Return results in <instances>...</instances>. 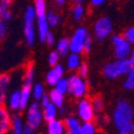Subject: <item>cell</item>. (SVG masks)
Here are the masks:
<instances>
[{"mask_svg": "<svg viewBox=\"0 0 134 134\" xmlns=\"http://www.w3.org/2000/svg\"><path fill=\"white\" fill-rule=\"evenodd\" d=\"M134 109L126 99H119L116 102L114 110H112L111 121L116 129L119 131L122 127L129 125L133 122Z\"/></svg>", "mask_w": 134, "mask_h": 134, "instance_id": "6da1fadb", "label": "cell"}, {"mask_svg": "<svg viewBox=\"0 0 134 134\" xmlns=\"http://www.w3.org/2000/svg\"><path fill=\"white\" fill-rule=\"evenodd\" d=\"M23 35L28 46H33L36 40V15L34 6H28L23 15Z\"/></svg>", "mask_w": 134, "mask_h": 134, "instance_id": "7a4b0ae2", "label": "cell"}, {"mask_svg": "<svg viewBox=\"0 0 134 134\" xmlns=\"http://www.w3.org/2000/svg\"><path fill=\"white\" fill-rule=\"evenodd\" d=\"M131 66H132V64L128 60V58H123V59L116 58L115 60L108 62L103 66V75L106 79L114 80V79H117L120 76L127 75Z\"/></svg>", "mask_w": 134, "mask_h": 134, "instance_id": "3957f363", "label": "cell"}, {"mask_svg": "<svg viewBox=\"0 0 134 134\" xmlns=\"http://www.w3.org/2000/svg\"><path fill=\"white\" fill-rule=\"evenodd\" d=\"M69 88L68 93L71 94L76 99L85 98L88 92V83L86 82V79L81 77L79 74H72L71 76L68 77Z\"/></svg>", "mask_w": 134, "mask_h": 134, "instance_id": "277c9868", "label": "cell"}, {"mask_svg": "<svg viewBox=\"0 0 134 134\" xmlns=\"http://www.w3.org/2000/svg\"><path fill=\"white\" fill-rule=\"evenodd\" d=\"M44 121V116H42V110H41V105L39 102H33L30 103L27 109H25V125H28L29 127L39 128Z\"/></svg>", "mask_w": 134, "mask_h": 134, "instance_id": "5b68a950", "label": "cell"}, {"mask_svg": "<svg viewBox=\"0 0 134 134\" xmlns=\"http://www.w3.org/2000/svg\"><path fill=\"white\" fill-rule=\"evenodd\" d=\"M87 29L85 27H77L74 30L72 35L69 37V50L70 52L75 53H83V46H85V41L88 36Z\"/></svg>", "mask_w": 134, "mask_h": 134, "instance_id": "8992f818", "label": "cell"}, {"mask_svg": "<svg viewBox=\"0 0 134 134\" xmlns=\"http://www.w3.org/2000/svg\"><path fill=\"white\" fill-rule=\"evenodd\" d=\"M112 33V22L106 16H103L96 21L93 25V34L98 41H103Z\"/></svg>", "mask_w": 134, "mask_h": 134, "instance_id": "52a82bcc", "label": "cell"}, {"mask_svg": "<svg viewBox=\"0 0 134 134\" xmlns=\"http://www.w3.org/2000/svg\"><path fill=\"white\" fill-rule=\"evenodd\" d=\"M114 54L116 58H128L132 51V44H129L123 35H114L111 37Z\"/></svg>", "mask_w": 134, "mask_h": 134, "instance_id": "ba28073f", "label": "cell"}, {"mask_svg": "<svg viewBox=\"0 0 134 134\" xmlns=\"http://www.w3.org/2000/svg\"><path fill=\"white\" fill-rule=\"evenodd\" d=\"M76 112H77V117L81 122L93 121L96 119V111L92 106L91 99L86 97L79 99L77 104H76Z\"/></svg>", "mask_w": 134, "mask_h": 134, "instance_id": "9c48e42d", "label": "cell"}, {"mask_svg": "<svg viewBox=\"0 0 134 134\" xmlns=\"http://www.w3.org/2000/svg\"><path fill=\"white\" fill-rule=\"evenodd\" d=\"M46 13L47 12L35 13L36 15V36L41 42H45V39H46L47 34L50 31V25L47 22Z\"/></svg>", "mask_w": 134, "mask_h": 134, "instance_id": "30bf717a", "label": "cell"}, {"mask_svg": "<svg viewBox=\"0 0 134 134\" xmlns=\"http://www.w3.org/2000/svg\"><path fill=\"white\" fill-rule=\"evenodd\" d=\"M12 115L5 104L0 103V134H9L11 129Z\"/></svg>", "mask_w": 134, "mask_h": 134, "instance_id": "8fae6325", "label": "cell"}, {"mask_svg": "<svg viewBox=\"0 0 134 134\" xmlns=\"http://www.w3.org/2000/svg\"><path fill=\"white\" fill-rule=\"evenodd\" d=\"M63 75H64V66L60 63L51 66V69L46 74V83L53 87L58 82V80L63 77Z\"/></svg>", "mask_w": 134, "mask_h": 134, "instance_id": "7c38bea8", "label": "cell"}, {"mask_svg": "<svg viewBox=\"0 0 134 134\" xmlns=\"http://www.w3.org/2000/svg\"><path fill=\"white\" fill-rule=\"evenodd\" d=\"M5 104L10 111L16 112L21 110V92H19V90H15L11 93H9Z\"/></svg>", "mask_w": 134, "mask_h": 134, "instance_id": "4fadbf2b", "label": "cell"}, {"mask_svg": "<svg viewBox=\"0 0 134 134\" xmlns=\"http://www.w3.org/2000/svg\"><path fill=\"white\" fill-rule=\"evenodd\" d=\"M11 83V75L7 72L0 74V103L5 104L6 98L9 96V88Z\"/></svg>", "mask_w": 134, "mask_h": 134, "instance_id": "5bb4252c", "label": "cell"}, {"mask_svg": "<svg viewBox=\"0 0 134 134\" xmlns=\"http://www.w3.org/2000/svg\"><path fill=\"white\" fill-rule=\"evenodd\" d=\"M47 126V134H65L66 127L64 121L59 119H53L46 122Z\"/></svg>", "mask_w": 134, "mask_h": 134, "instance_id": "9a60e30c", "label": "cell"}, {"mask_svg": "<svg viewBox=\"0 0 134 134\" xmlns=\"http://www.w3.org/2000/svg\"><path fill=\"white\" fill-rule=\"evenodd\" d=\"M65 57H66L65 65L68 68V70H71V71L77 70L79 66L81 65V63H82L81 54L80 53H75V52H69Z\"/></svg>", "mask_w": 134, "mask_h": 134, "instance_id": "2e32d148", "label": "cell"}, {"mask_svg": "<svg viewBox=\"0 0 134 134\" xmlns=\"http://www.w3.org/2000/svg\"><path fill=\"white\" fill-rule=\"evenodd\" d=\"M35 79V69L31 62H28L24 66V71H23V82L22 85L27 86H33Z\"/></svg>", "mask_w": 134, "mask_h": 134, "instance_id": "e0dca14e", "label": "cell"}, {"mask_svg": "<svg viewBox=\"0 0 134 134\" xmlns=\"http://www.w3.org/2000/svg\"><path fill=\"white\" fill-rule=\"evenodd\" d=\"M24 121L19 115L15 114L12 115V120H11V134H23V128H24Z\"/></svg>", "mask_w": 134, "mask_h": 134, "instance_id": "ac0fdd59", "label": "cell"}, {"mask_svg": "<svg viewBox=\"0 0 134 134\" xmlns=\"http://www.w3.org/2000/svg\"><path fill=\"white\" fill-rule=\"evenodd\" d=\"M86 15L83 4H74L71 7V17L75 22H80Z\"/></svg>", "mask_w": 134, "mask_h": 134, "instance_id": "d6986e66", "label": "cell"}, {"mask_svg": "<svg viewBox=\"0 0 134 134\" xmlns=\"http://www.w3.org/2000/svg\"><path fill=\"white\" fill-rule=\"evenodd\" d=\"M56 51L60 54V57H65L70 50H69V39L68 37H60L58 41H56Z\"/></svg>", "mask_w": 134, "mask_h": 134, "instance_id": "ffe728a7", "label": "cell"}, {"mask_svg": "<svg viewBox=\"0 0 134 134\" xmlns=\"http://www.w3.org/2000/svg\"><path fill=\"white\" fill-rule=\"evenodd\" d=\"M48 98H50V100L57 106V108H58V109L62 108V106H64V94H62L60 92H58L57 90H54V88L50 91Z\"/></svg>", "mask_w": 134, "mask_h": 134, "instance_id": "44dd1931", "label": "cell"}, {"mask_svg": "<svg viewBox=\"0 0 134 134\" xmlns=\"http://www.w3.org/2000/svg\"><path fill=\"white\" fill-rule=\"evenodd\" d=\"M45 94V87L44 85L40 82H34L31 86V99L35 102H40V99L44 97Z\"/></svg>", "mask_w": 134, "mask_h": 134, "instance_id": "7402d4cb", "label": "cell"}, {"mask_svg": "<svg viewBox=\"0 0 134 134\" xmlns=\"http://www.w3.org/2000/svg\"><path fill=\"white\" fill-rule=\"evenodd\" d=\"M46 17L50 28H54L60 23V15L58 12H56L54 10H48L46 13Z\"/></svg>", "mask_w": 134, "mask_h": 134, "instance_id": "603a6c76", "label": "cell"}, {"mask_svg": "<svg viewBox=\"0 0 134 134\" xmlns=\"http://www.w3.org/2000/svg\"><path fill=\"white\" fill-rule=\"evenodd\" d=\"M64 123H65L66 129H80V126H81L80 119L72 115L66 116L64 119Z\"/></svg>", "mask_w": 134, "mask_h": 134, "instance_id": "cb8c5ba5", "label": "cell"}, {"mask_svg": "<svg viewBox=\"0 0 134 134\" xmlns=\"http://www.w3.org/2000/svg\"><path fill=\"white\" fill-rule=\"evenodd\" d=\"M97 127L93 123V121H88V122H82L80 126V134H96L97 133Z\"/></svg>", "mask_w": 134, "mask_h": 134, "instance_id": "d4e9b609", "label": "cell"}, {"mask_svg": "<svg viewBox=\"0 0 134 134\" xmlns=\"http://www.w3.org/2000/svg\"><path fill=\"white\" fill-rule=\"evenodd\" d=\"M91 103H92V106H93L96 112H102L104 110L105 104H104V100L100 96H93L91 98Z\"/></svg>", "mask_w": 134, "mask_h": 134, "instance_id": "484cf974", "label": "cell"}, {"mask_svg": "<svg viewBox=\"0 0 134 134\" xmlns=\"http://www.w3.org/2000/svg\"><path fill=\"white\" fill-rule=\"evenodd\" d=\"M53 88H54V90H57L58 92H60L62 94H66V93H68V88H69L68 79L63 76V77L59 79V80H58V82L53 86Z\"/></svg>", "mask_w": 134, "mask_h": 134, "instance_id": "4316f807", "label": "cell"}, {"mask_svg": "<svg viewBox=\"0 0 134 134\" xmlns=\"http://www.w3.org/2000/svg\"><path fill=\"white\" fill-rule=\"evenodd\" d=\"M59 58H60V54L57 52L56 50L51 51V52L48 53V57H47V62H48V64H50L51 66H53L59 63Z\"/></svg>", "mask_w": 134, "mask_h": 134, "instance_id": "83f0119b", "label": "cell"}, {"mask_svg": "<svg viewBox=\"0 0 134 134\" xmlns=\"http://www.w3.org/2000/svg\"><path fill=\"white\" fill-rule=\"evenodd\" d=\"M0 19L4 21V22L9 23L11 19H12V11L11 9H4L0 11Z\"/></svg>", "mask_w": 134, "mask_h": 134, "instance_id": "f1b7e54d", "label": "cell"}, {"mask_svg": "<svg viewBox=\"0 0 134 134\" xmlns=\"http://www.w3.org/2000/svg\"><path fill=\"white\" fill-rule=\"evenodd\" d=\"M123 36L126 37V40L129 42V44L134 45V27H129L123 31Z\"/></svg>", "mask_w": 134, "mask_h": 134, "instance_id": "f546056e", "label": "cell"}, {"mask_svg": "<svg viewBox=\"0 0 134 134\" xmlns=\"http://www.w3.org/2000/svg\"><path fill=\"white\" fill-rule=\"evenodd\" d=\"M7 24H9V23L4 22V21L0 19V42L6 37L7 33H9V27H7Z\"/></svg>", "mask_w": 134, "mask_h": 134, "instance_id": "4dcf8cb0", "label": "cell"}, {"mask_svg": "<svg viewBox=\"0 0 134 134\" xmlns=\"http://www.w3.org/2000/svg\"><path fill=\"white\" fill-rule=\"evenodd\" d=\"M77 74L83 79H86L88 76V65L86 63H83V62L81 63V65L79 66V69H77Z\"/></svg>", "mask_w": 134, "mask_h": 134, "instance_id": "1f68e13d", "label": "cell"}, {"mask_svg": "<svg viewBox=\"0 0 134 134\" xmlns=\"http://www.w3.org/2000/svg\"><path fill=\"white\" fill-rule=\"evenodd\" d=\"M119 134H134V122L119 129Z\"/></svg>", "mask_w": 134, "mask_h": 134, "instance_id": "d6a6232c", "label": "cell"}, {"mask_svg": "<svg viewBox=\"0 0 134 134\" xmlns=\"http://www.w3.org/2000/svg\"><path fill=\"white\" fill-rule=\"evenodd\" d=\"M92 46H93V39L91 36V34H88L87 39L85 41V46H83V53H90L92 50Z\"/></svg>", "mask_w": 134, "mask_h": 134, "instance_id": "836d02e7", "label": "cell"}, {"mask_svg": "<svg viewBox=\"0 0 134 134\" xmlns=\"http://www.w3.org/2000/svg\"><path fill=\"white\" fill-rule=\"evenodd\" d=\"M45 42H46L48 46H53V45H56V37H54V34H53L52 31H48V34H47L46 39H45Z\"/></svg>", "mask_w": 134, "mask_h": 134, "instance_id": "e575fe53", "label": "cell"}, {"mask_svg": "<svg viewBox=\"0 0 134 134\" xmlns=\"http://www.w3.org/2000/svg\"><path fill=\"white\" fill-rule=\"evenodd\" d=\"M123 88H126L127 91H133L134 90V80L129 77H126V80L123 81Z\"/></svg>", "mask_w": 134, "mask_h": 134, "instance_id": "d590c367", "label": "cell"}, {"mask_svg": "<svg viewBox=\"0 0 134 134\" xmlns=\"http://www.w3.org/2000/svg\"><path fill=\"white\" fill-rule=\"evenodd\" d=\"M13 0H0V11L4 9H10Z\"/></svg>", "mask_w": 134, "mask_h": 134, "instance_id": "8d00e7d4", "label": "cell"}, {"mask_svg": "<svg viewBox=\"0 0 134 134\" xmlns=\"http://www.w3.org/2000/svg\"><path fill=\"white\" fill-rule=\"evenodd\" d=\"M105 1L106 0H90V4H91V6L98 7V6H100V5H103Z\"/></svg>", "mask_w": 134, "mask_h": 134, "instance_id": "74e56055", "label": "cell"}, {"mask_svg": "<svg viewBox=\"0 0 134 134\" xmlns=\"http://www.w3.org/2000/svg\"><path fill=\"white\" fill-rule=\"evenodd\" d=\"M23 134H35V129L34 128L29 127L28 125H24V128H23Z\"/></svg>", "mask_w": 134, "mask_h": 134, "instance_id": "f35d334b", "label": "cell"}, {"mask_svg": "<svg viewBox=\"0 0 134 134\" xmlns=\"http://www.w3.org/2000/svg\"><path fill=\"white\" fill-rule=\"evenodd\" d=\"M65 3H66V0H53V4H54L57 7L64 6V5H65Z\"/></svg>", "mask_w": 134, "mask_h": 134, "instance_id": "ab89813d", "label": "cell"}, {"mask_svg": "<svg viewBox=\"0 0 134 134\" xmlns=\"http://www.w3.org/2000/svg\"><path fill=\"white\" fill-rule=\"evenodd\" d=\"M126 76L134 80V65H132L131 68H129V70H128V72H127V75H126Z\"/></svg>", "mask_w": 134, "mask_h": 134, "instance_id": "60d3db41", "label": "cell"}, {"mask_svg": "<svg viewBox=\"0 0 134 134\" xmlns=\"http://www.w3.org/2000/svg\"><path fill=\"white\" fill-rule=\"evenodd\" d=\"M128 60L131 62L132 65H134V47H132V51L129 53V56H128Z\"/></svg>", "mask_w": 134, "mask_h": 134, "instance_id": "b9f144b4", "label": "cell"}, {"mask_svg": "<svg viewBox=\"0 0 134 134\" xmlns=\"http://www.w3.org/2000/svg\"><path fill=\"white\" fill-rule=\"evenodd\" d=\"M65 134H80L79 129H66Z\"/></svg>", "mask_w": 134, "mask_h": 134, "instance_id": "7bdbcfd3", "label": "cell"}, {"mask_svg": "<svg viewBox=\"0 0 134 134\" xmlns=\"http://www.w3.org/2000/svg\"><path fill=\"white\" fill-rule=\"evenodd\" d=\"M72 4H83L86 0H71Z\"/></svg>", "mask_w": 134, "mask_h": 134, "instance_id": "ee69618b", "label": "cell"}, {"mask_svg": "<svg viewBox=\"0 0 134 134\" xmlns=\"http://www.w3.org/2000/svg\"><path fill=\"white\" fill-rule=\"evenodd\" d=\"M96 134H106V133L104 131H97V133H96Z\"/></svg>", "mask_w": 134, "mask_h": 134, "instance_id": "f6af8a7d", "label": "cell"}]
</instances>
